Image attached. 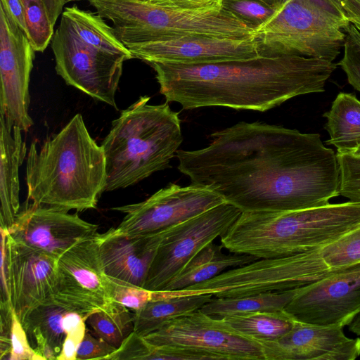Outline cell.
Returning a JSON list of instances; mask_svg holds the SVG:
<instances>
[{
	"label": "cell",
	"mask_w": 360,
	"mask_h": 360,
	"mask_svg": "<svg viewBox=\"0 0 360 360\" xmlns=\"http://www.w3.org/2000/svg\"><path fill=\"white\" fill-rule=\"evenodd\" d=\"M160 92L184 110L223 106L264 112L303 94L323 92L338 64L296 55H264L212 64L151 63Z\"/></svg>",
	"instance_id": "2"
},
{
	"label": "cell",
	"mask_w": 360,
	"mask_h": 360,
	"mask_svg": "<svg viewBox=\"0 0 360 360\" xmlns=\"http://www.w3.org/2000/svg\"><path fill=\"white\" fill-rule=\"evenodd\" d=\"M285 310L302 322L348 326L360 312V263L301 287Z\"/></svg>",
	"instance_id": "15"
},
{
	"label": "cell",
	"mask_w": 360,
	"mask_h": 360,
	"mask_svg": "<svg viewBox=\"0 0 360 360\" xmlns=\"http://www.w3.org/2000/svg\"><path fill=\"white\" fill-rule=\"evenodd\" d=\"M360 225V202L300 210L242 212L221 244L257 259L293 255L328 243Z\"/></svg>",
	"instance_id": "4"
},
{
	"label": "cell",
	"mask_w": 360,
	"mask_h": 360,
	"mask_svg": "<svg viewBox=\"0 0 360 360\" xmlns=\"http://www.w3.org/2000/svg\"><path fill=\"white\" fill-rule=\"evenodd\" d=\"M51 45L56 72L67 84L117 109L115 94L124 58L107 54L86 44L63 14Z\"/></svg>",
	"instance_id": "10"
},
{
	"label": "cell",
	"mask_w": 360,
	"mask_h": 360,
	"mask_svg": "<svg viewBox=\"0 0 360 360\" xmlns=\"http://www.w3.org/2000/svg\"><path fill=\"white\" fill-rule=\"evenodd\" d=\"M9 298L22 321L34 308L53 303L58 259L13 238L6 241Z\"/></svg>",
	"instance_id": "17"
},
{
	"label": "cell",
	"mask_w": 360,
	"mask_h": 360,
	"mask_svg": "<svg viewBox=\"0 0 360 360\" xmlns=\"http://www.w3.org/2000/svg\"><path fill=\"white\" fill-rule=\"evenodd\" d=\"M67 311L54 303L32 309L21 321L30 345L45 359H56L61 352L66 333L62 318Z\"/></svg>",
	"instance_id": "23"
},
{
	"label": "cell",
	"mask_w": 360,
	"mask_h": 360,
	"mask_svg": "<svg viewBox=\"0 0 360 360\" xmlns=\"http://www.w3.org/2000/svg\"><path fill=\"white\" fill-rule=\"evenodd\" d=\"M323 117L330 135L326 143L339 154H354L360 146V101L352 94L340 93Z\"/></svg>",
	"instance_id": "24"
},
{
	"label": "cell",
	"mask_w": 360,
	"mask_h": 360,
	"mask_svg": "<svg viewBox=\"0 0 360 360\" xmlns=\"http://www.w3.org/2000/svg\"><path fill=\"white\" fill-rule=\"evenodd\" d=\"M340 193L351 201L360 202V155L339 154Z\"/></svg>",
	"instance_id": "34"
},
{
	"label": "cell",
	"mask_w": 360,
	"mask_h": 360,
	"mask_svg": "<svg viewBox=\"0 0 360 360\" xmlns=\"http://www.w3.org/2000/svg\"><path fill=\"white\" fill-rule=\"evenodd\" d=\"M34 52L27 34L0 5V114L25 131L33 124L28 109Z\"/></svg>",
	"instance_id": "14"
},
{
	"label": "cell",
	"mask_w": 360,
	"mask_h": 360,
	"mask_svg": "<svg viewBox=\"0 0 360 360\" xmlns=\"http://www.w3.org/2000/svg\"><path fill=\"white\" fill-rule=\"evenodd\" d=\"M205 148L178 150V169L242 212L300 210L338 196L334 151L319 134L240 122L211 134Z\"/></svg>",
	"instance_id": "1"
},
{
	"label": "cell",
	"mask_w": 360,
	"mask_h": 360,
	"mask_svg": "<svg viewBox=\"0 0 360 360\" xmlns=\"http://www.w3.org/2000/svg\"><path fill=\"white\" fill-rule=\"evenodd\" d=\"M214 297L210 294L165 297L150 301L135 311L134 331L146 336L179 316L200 309Z\"/></svg>",
	"instance_id": "25"
},
{
	"label": "cell",
	"mask_w": 360,
	"mask_h": 360,
	"mask_svg": "<svg viewBox=\"0 0 360 360\" xmlns=\"http://www.w3.org/2000/svg\"><path fill=\"white\" fill-rule=\"evenodd\" d=\"M86 322L66 334L60 353L57 360H76L80 343L86 333Z\"/></svg>",
	"instance_id": "39"
},
{
	"label": "cell",
	"mask_w": 360,
	"mask_h": 360,
	"mask_svg": "<svg viewBox=\"0 0 360 360\" xmlns=\"http://www.w3.org/2000/svg\"><path fill=\"white\" fill-rule=\"evenodd\" d=\"M151 344L192 349L210 359L265 360L261 344L227 327L200 309L169 321L144 336Z\"/></svg>",
	"instance_id": "11"
},
{
	"label": "cell",
	"mask_w": 360,
	"mask_h": 360,
	"mask_svg": "<svg viewBox=\"0 0 360 360\" xmlns=\"http://www.w3.org/2000/svg\"><path fill=\"white\" fill-rule=\"evenodd\" d=\"M107 287L111 299L127 308L136 311L155 300V291L126 281L106 276Z\"/></svg>",
	"instance_id": "32"
},
{
	"label": "cell",
	"mask_w": 360,
	"mask_h": 360,
	"mask_svg": "<svg viewBox=\"0 0 360 360\" xmlns=\"http://www.w3.org/2000/svg\"><path fill=\"white\" fill-rule=\"evenodd\" d=\"M259 343L265 360H354L360 356V338H348L338 325L296 320L280 338Z\"/></svg>",
	"instance_id": "19"
},
{
	"label": "cell",
	"mask_w": 360,
	"mask_h": 360,
	"mask_svg": "<svg viewBox=\"0 0 360 360\" xmlns=\"http://www.w3.org/2000/svg\"><path fill=\"white\" fill-rule=\"evenodd\" d=\"M155 4L184 10H218L224 0H148Z\"/></svg>",
	"instance_id": "38"
},
{
	"label": "cell",
	"mask_w": 360,
	"mask_h": 360,
	"mask_svg": "<svg viewBox=\"0 0 360 360\" xmlns=\"http://www.w3.org/2000/svg\"><path fill=\"white\" fill-rule=\"evenodd\" d=\"M125 46L133 58L148 64H212L248 60L262 54L255 36L241 39L193 36Z\"/></svg>",
	"instance_id": "16"
},
{
	"label": "cell",
	"mask_w": 360,
	"mask_h": 360,
	"mask_svg": "<svg viewBox=\"0 0 360 360\" xmlns=\"http://www.w3.org/2000/svg\"><path fill=\"white\" fill-rule=\"evenodd\" d=\"M1 5L18 26L27 34V28L21 0H1Z\"/></svg>",
	"instance_id": "40"
},
{
	"label": "cell",
	"mask_w": 360,
	"mask_h": 360,
	"mask_svg": "<svg viewBox=\"0 0 360 360\" xmlns=\"http://www.w3.org/2000/svg\"><path fill=\"white\" fill-rule=\"evenodd\" d=\"M10 360H44L30 344L27 333L15 312L12 311Z\"/></svg>",
	"instance_id": "36"
},
{
	"label": "cell",
	"mask_w": 360,
	"mask_h": 360,
	"mask_svg": "<svg viewBox=\"0 0 360 360\" xmlns=\"http://www.w3.org/2000/svg\"><path fill=\"white\" fill-rule=\"evenodd\" d=\"M222 8L255 30L270 18L277 7L260 0H224Z\"/></svg>",
	"instance_id": "33"
},
{
	"label": "cell",
	"mask_w": 360,
	"mask_h": 360,
	"mask_svg": "<svg viewBox=\"0 0 360 360\" xmlns=\"http://www.w3.org/2000/svg\"><path fill=\"white\" fill-rule=\"evenodd\" d=\"M354 154L360 155V146Z\"/></svg>",
	"instance_id": "44"
},
{
	"label": "cell",
	"mask_w": 360,
	"mask_h": 360,
	"mask_svg": "<svg viewBox=\"0 0 360 360\" xmlns=\"http://www.w3.org/2000/svg\"><path fill=\"white\" fill-rule=\"evenodd\" d=\"M241 212L225 202L165 229L143 288L163 290L198 252L226 234Z\"/></svg>",
	"instance_id": "9"
},
{
	"label": "cell",
	"mask_w": 360,
	"mask_h": 360,
	"mask_svg": "<svg viewBox=\"0 0 360 360\" xmlns=\"http://www.w3.org/2000/svg\"><path fill=\"white\" fill-rule=\"evenodd\" d=\"M27 36L35 51L43 52L54 34L53 25L43 0H21Z\"/></svg>",
	"instance_id": "30"
},
{
	"label": "cell",
	"mask_w": 360,
	"mask_h": 360,
	"mask_svg": "<svg viewBox=\"0 0 360 360\" xmlns=\"http://www.w3.org/2000/svg\"><path fill=\"white\" fill-rule=\"evenodd\" d=\"M47 8L50 19L55 25L58 17L63 12L64 6L72 1L79 0H43Z\"/></svg>",
	"instance_id": "42"
},
{
	"label": "cell",
	"mask_w": 360,
	"mask_h": 360,
	"mask_svg": "<svg viewBox=\"0 0 360 360\" xmlns=\"http://www.w3.org/2000/svg\"><path fill=\"white\" fill-rule=\"evenodd\" d=\"M149 101L141 96L122 111L102 142L104 191L125 188L168 168L183 141L179 113L168 102L152 105Z\"/></svg>",
	"instance_id": "5"
},
{
	"label": "cell",
	"mask_w": 360,
	"mask_h": 360,
	"mask_svg": "<svg viewBox=\"0 0 360 360\" xmlns=\"http://www.w3.org/2000/svg\"><path fill=\"white\" fill-rule=\"evenodd\" d=\"M344 53L338 63L348 82L360 91V25L349 22L345 27Z\"/></svg>",
	"instance_id": "31"
},
{
	"label": "cell",
	"mask_w": 360,
	"mask_h": 360,
	"mask_svg": "<svg viewBox=\"0 0 360 360\" xmlns=\"http://www.w3.org/2000/svg\"><path fill=\"white\" fill-rule=\"evenodd\" d=\"M349 22L335 0H285L255 29L264 55H296L333 61Z\"/></svg>",
	"instance_id": "7"
},
{
	"label": "cell",
	"mask_w": 360,
	"mask_h": 360,
	"mask_svg": "<svg viewBox=\"0 0 360 360\" xmlns=\"http://www.w3.org/2000/svg\"><path fill=\"white\" fill-rule=\"evenodd\" d=\"M97 234L77 243L57 261L53 303L86 319L114 302L108 290Z\"/></svg>",
	"instance_id": "12"
},
{
	"label": "cell",
	"mask_w": 360,
	"mask_h": 360,
	"mask_svg": "<svg viewBox=\"0 0 360 360\" xmlns=\"http://www.w3.org/2000/svg\"><path fill=\"white\" fill-rule=\"evenodd\" d=\"M348 329L352 333L360 336V312L354 318L348 325Z\"/></svg>",
	"instance_id": "43"
},
{
	"label": "cell",
	"mask_w": 360,
	"mask_h": 360,
	"mask_svg": "<svg viewBox=\"0 0 360 360\" xmlns=\"http://www.w3.org/2000/svg\"><path fill=\"white\" fill-rule=\"evenodd\" d=\"M164 231L127 236L113 228L97 234L99 252L107 276L143 288Z\"/></svg>",
	"instance_id": "20"
},
{
	"label": "cell",
	"mask_w": 360,
	"mask_h": 360,
	"mask_svg": "<svg viewBox=\"0 0 360 360\" xmlns=\"http://www.w3.org/2000/svg\"><path fill=\"white\" fill-rule=\"evenodd\" d=\"M97 14L113 23L117 38L125 45L193 36L241 39L255 31L231 12L184 10L148 0H88Z\"/></svg>",
	"instance_id": "6"
},
{
	"label": "cell",
	"mask_w": 360,
	"mask_h": 360,
	"mask_svg": "<svg viewBox=\"0 0 360 360\" xmlns=\"http://www.w3.org/2000/svg\"><path fill=\"white\" fill-rule=\"evenodd\" d=\"M351 22L360 25V0H335Z\"/></svg>",
	"instance_id": "41"
},
{
	"label": "cell",
	"mask_w": 360,
	"mask_h": 360,
	"mask_svg": "<svg viewBox=\"0 0 360 360\" xmlns=\"http://www.w3.org/2000/svg\"><path fill=\"white\" fill-rule=\"evenodd\" d=\"M62 14L68 18L81 39L90 46L126 60L133 58L128 48L117 38L113 27L98 14L76 6L65 7Z\"/></svg>",
	"instance_id": "26"
},
{
	"label": "cell",
	"mask_w": 360,
	"mask_h": 360,
	"mask_svg": "<svg viewBox=\"0 0 360 360\" xmlns=\"http://www.w3.org/2000/svg\"><path fill=\"white\" fill-rule=\"evenodd\" d=\"M98 229L77 213L32 202L7 230L15 240L58 259L77 243L97 234Z\"/></svg>",
	"instance_id": "18"
},
{
	"label": "cell",
	"mask_w": 360,
	"mask_h": 360,
	"mask_svg": "<svg viewBox=\"0 0 360 360\" xmlns=\"http://www.w3.org/2000/svg\"><path fill=\"white\" fill-rule=\"evenodd\" d=\"M360 263V225L304 252L258 259L230 271L234 294L243 297L315 283Z\"/></svg>",
	"instance_id": "8"
},
{
	"label": "cell",
	"mask_w": 360,
	"mask_h": 360,
	"mask_svg": "<svg viewBox=\"0 0 360 360\" xmlns=\"http://www.w3.org/2000/svg\"><path fill=\"white\" fill-rule=\"evenodd\" d=\"M133 316L127 307L113 302L103 309L91 314L86 322L98 338L118 348L134 331Z\"/></svg>",
	"instance_id": "29"
},
{
	"label": "cell",
	"mask_w": 360,
	"mask_h": 360,
	"mask_svg": "<svg viewBox=\"0 0 360 360\" xmlns=\"http://www.w3.org/2000/svg\"><path fill=\"white\" fill-rule=\"evenodd\" d=\"M225 202L206 187L170 184L142 202L112 207L125 214L113 230L127 236L157 233Z\"/></svg>",
	"instance_id": "13"
},
{
	"label": "cell",
	"mask_w": 360,
	"mask_h": 360,
	"mask_svg": "<svg viewBox=\"0 0 360 360\" xmlns=\"http://www.w3.org/2000/svg\"><path fill=\"white\" fill-rule=\"evenodd\" d=\"M117 348L101 338H96L86 331L77 353V360L104 359Z\"/></svg>",
	"instance_id": "37"
},
{
	"label": "cell",
	"mask_w": 360,
	"mask_h": 360,
	"mask_svg": "<svg viewBox=\"0 0 360 360\" xmlns=\"http://www.w3.org/2000/svg\"><path fill=\"white\" fill-rule=\"evenodd\" d=\"M0 117V225L8 229L20 210L19 168L27 153L22 130L7 117Z\"/></svg>",
	"instance_id": "21"
},
{
	"label": "cell",
	"mask_w": 360,
	"mask_h": 360,
	"mask_svg": "<svg viewBox=\"0 0 360 360\" xmlns=\"http://www.w3.org/2000/svg\"><path fill=\"white\" fill-rule=\"evenodd\" d=\"M223 245L213 242L198 252L162 291L182 290L210 280L229 269L258 259L253 256L223 252Z\"/></svg>",
	"instance_id": "22"
},
{
	"label": "cell",
	"mask_w": 360,
	"mask_h": 360,
	"mask_svg": "<svg viewBox=\"0 0 360 360\" xmlns=\"http://www.w3.org/2000/svg\"><path fill=\"white\" fill-rule=\"evenodd\" d=\"M219 319L236 333L259 342L280 338L293 328L297 320L285 309Z\"/></svg>",
	"instance_id": "28"
},
{
	"label": "cell",
	"mask_w": 360,
	"mask_h": 360,
	"mask_svg": "<svg viewBox=\"0 0 360 360\" xmlns=\"http://www.w3.org/2000/svg\"><path fill=\"white\" fill-rule=\"evenodd\" d=\"M300 288L262 292L239 297H215L200 309L215 318L285 309L300 290Z\"/></svg>",
	"instance_id": "27"
},
{
	"label": "cell",
	"mask_w": 360,
	"mask_h": 360,
	"mask_svg": "<svg viewBox=\"0 0 360 360\" xmlns=\"http://www.w3.org/2000/svg\"><path fill=\"white\" fill-rule=\"evenodd\" d=\"M105 157L81 114L38 149L30 147L26 165L27 200L65 211L96 209L105 186Z\"/></svg>",
	"instance_id": "3"
},
{
	"label": "cell",
	"mask_w": 360,
	"mask_h": 360,
	"mask_svg": "<svg viewBox=\"0 0 360 360\" xmlns=\"http://www.w3.org/2000/svg\"><path fill=\"white\" fill-rule=\"evenodd\" d=\"M158 347L134 331L131 333L121 345L104 358L108 360H152L156 359Z\"/></svg>",
	"instance_id": "35"
}]
</instances>
